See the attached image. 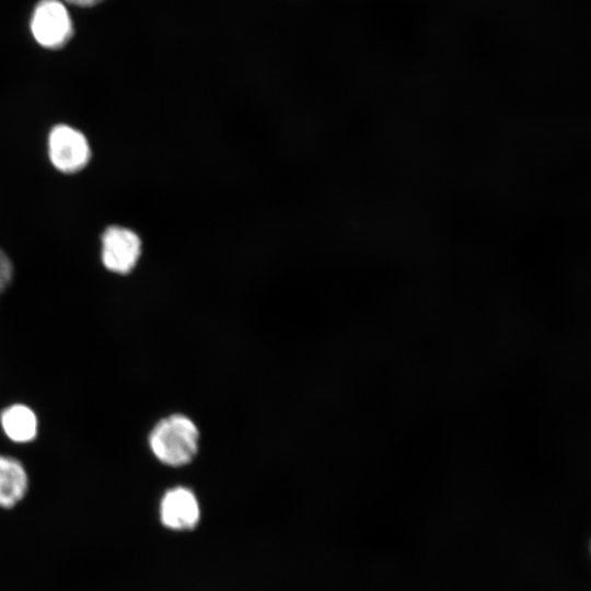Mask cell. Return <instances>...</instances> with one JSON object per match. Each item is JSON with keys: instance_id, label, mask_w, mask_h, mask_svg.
I'll return each mask as SVG.
<instances>
[{"instance_id": "6da1fadb", "label": "cell", "mask_w": 591, "mask_h": 591, "mask_svg": "<svg viewBox=\"0 0 591 591\" xmlns=\"http://www.w3.org/2000/svg\"><path fill=\"white\" fill-rule=\"evenodd\" d=\"M199 430L182 414L161 419L149 436L150 449L162 464L181 467L189 464L198 452Z\"/></svg>"}, {"instance_id": "7a4b0ae2", "label": "cell", "mask_w": 591, "mask_h": 591, "mask_svg": "<svg viewBox=\"0 0 591 591\" xmlns=\"http://www.w3.org/2000/svg\"><path fill=\"white\" fill-rule=\"evenodd\" d=\"M31 31L36 42L46 48L65 46L73 35L72 20L59 0H40L32 15Z\"/></svg>"}, {"instance_id": "3957f363", "label": "cell", "mask_w": 591, "mask_h": 591, "mask_svg": "<svg viewBox=\"0 0 591 591\" xmlns=\"http://www.w3.org/2000/svg\"><path fill=\"white\" fill-rule=\"evenodd\" d=\"M161 525L173 532H187L197 528L201 519V508L196 494L188 487L169 488L158 506Z\"/></svg>"}, {"instance_id": "277c9868", "label": "cell", "mask_w": 591, "mask_h": 591, "mask_svg": "<svg viewBox=\"0 0 591 591\" xmlns=\"http://www.w3.org/2000/svg\"><path fill=\"white\" fill-rule=\"evenodd\" d=\"M48 150L51 163L65 173L82 170L91 155L84 135L67 125H58L51 129Z\"/></svg>"}, {"instance_id": "5b68a950", "label": "cell", "mask_w": 591, "mask_h": 591, "mask_svg": "<svg viewBox=\"0 0 591 591\" xmlns=\"http://www.w3.org/2000/svg\"><path fill=\"white\" fill-rule=\"evenodd\" d=\"M141 254V240L127 228L108 227L102 236V260L116 274H128L137 265Z\"/></svg>"}, {"instance_id": "8992f818", "label": "cell", "mask_w": 591, "mask_h": 591, "mask_svg": "<svg viewBox=\"0 0 591 591\" xmlns=\"http://www.w3.org/2000/svg\"><path fill=\"white\" fill-rule=\"evenodd\" d=\"M28 475L23 464L0 455V509L10 510L20 505L28 491Z\"/></svg>"}, {"instance_id": "52a82bcc", "label": "cell", "mask_w": 591, "mask_h": 591, "mask_svg": "<svg viewBox=\"0 0 591 591\" xmlns=\"http://www.w3.org/2000/svg\"><path fill=\"white\" fill-rule=\"evenodd\" d=\"M0 425L5 436L19 443L32 441L37 434V417L26 405L13 404L0 415Z\"/></svg>"}, {"instance_id": "ba28073f", "label": "cell", "mask_w": 591, "mask_h": 591, "mask_svg": "<svg viewBox=\"0 0 591 591\" xmlns=\"http://www.w3.org/2000/svg\"><path fill=\"white\" fill-rule=\"evenodd\" d=\"M13 275L12 264L0 248V293L9 286Z\"/></svg>"}, {"instance_id": "9c48e42d", "label": "cell", "mask_w": 591, "mask_h": 591, "mask_svg": "<svg viewBox=\"0 0 591 591\" xmlns=\"http://www.w3.org/2000/svg\"><path fill=\"white\" fill-rule=\"evenodd\" d=\"M68 3L79 5V7H92L100 3L103 0H65Z\"/></svg>"}]
</instances>
